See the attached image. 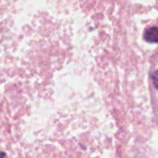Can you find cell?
<instances>
[{
  "instance_id": "cell-2",
  "label": "cell",
  "mask_w": 158,
  "mask_h": 158,
  "mask_svg": "<svg viewBox=\"0 0 158 158\" xmlns=\"http://www.w3.org/2000/svg\"><path fill=\"white\" fill-rule=\"evenodd\" d=\"M153 82H154V85L155 88L158 90V69L153 75Z\"/></svg>"
},
{
  "instance_id": "cell-1",
  "label": "cell",
  "mask_w": 158,
  "mask_h": 158,
  "mask_svg": "<svg viewBox=\"0 0 158 158\" xmlns=\"http://www.w3.org/2000/svg\"><path fill=\"white\" fill-rule=\"evenodd\" d=\"M145 40L150 43H158V27H151L144 32Z\"/></svg>"
}]
</instances>
